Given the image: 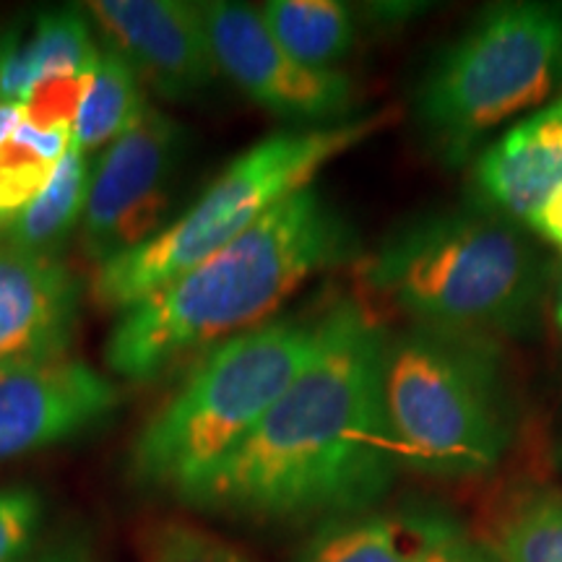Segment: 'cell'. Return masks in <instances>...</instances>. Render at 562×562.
<instances>
[{
  "label": "cell",
  "mask_w": 562,
  "mask_h": 562,
  "mask_svg": "<svg viewBox=\"0 0 562 562\" xmlns=\"http://www.w3.org/2000/svg\"><path fill=\"white\" fill-rule=\"evenodd\" d=\"M149 108L146 87L140 83L136 70L128 66L123 55L102 45L100 63H97L79 117H76L74 140L89 157L94 151H104L125 131H131Z\"/></svg>",
  "instance_id": "obj_18"
},
{
  "label": "cell",
  "mask_w": 562,
  "mask_h": 562,
  "mask_svg": "<svg viewBox=\"0 0 562 562\" xmlns=\"http://www.w3.org/2000/svg\"><path fill=\"white\" fill-rule=\"evenodd\" d=\"M21 123H24V108L13 102H0V144H5Z\"/></svg>",
  "instance_id": "obj_25"
},
{
  "label": "cell",
  "mask_w": 562,
  "mask_h": 562,
  "mask_svg": "<svg viewBox=\"0 0 562 562\" xmlns=\"http://www.w3.org/2000/svg\"><path fill=\"white\" fill-rule=\"evenodd\" d=\"M558 456H560V463H562V438H560V446H558Z\"/></svg>",
  "instance_id": "obj_28"
},
{
  "label": "cell",
  "mask_w": 562,
  "mask_h": 562,
  "mask_svg": "<svg viewBox=\"0 0 562 562\" xmlns=\"http://www.w3.org/2000/svg\"><path fill=\"white\" fill-rule=\"evenodd\" d=\"M360 256L347 216L318 188H305L121 313L104 344V362L128 381H151L186 355L263 326L307 279Z\"/></svg>",
  "instance_id": "obj_2"
},
{
  "label": "cell",
  "mask_w": 562,
  "mask_h": 562,
  "mask_svg": "<svg viewBox=\"0 0 562 562\" xmlns=\"http://www.w3.org/2000/svg\"><path fill=\"white\" fill-rule=\"evenodd\" d=\"M552 323H554V328L562 334V273H560L558 284H554V294H552Z\"/></svg>",
  "instance_id": "obj_26"
},
{
  "label": "cell",
  "mask_w": 562,
  "mask_h": 562,
  "mask_svg": "<svg viewBox=\"0 0 562 562\" xmlns=\"http://www.w3.org/2000/svg\"><path fill=\"white\" fill-rule=\"evenodd\" d=\"M74 131L24 123L0 144V227L45 191L70 149Z\"/></svg>",
  "instance_id": "obj_20"
},
{
  "label": "cell",
  "mask_w": 562,
  "mask_h": 562,
  "mask_svg": "<svg viewBox=\"0 0 562 562\" xmlns=\"http://www.w3.org/2000/svg\"><path fill=\"white\" fill-rule=\"evenodd\" d=\"M220 74L258 108L292 128H326L351 121L357 87L341 70L302 66L273 40L261 13L243 3H203Z\"/></svg>",
  "instance_id": "obj_9"
},
{
  "label": "cell",
  "mask_w": 562,
  "mask_h": 562,
  "mask_svg": "<svg viewBox=\"0 0 562 562\" xmlns=\"http://www.w3.org/2000/svg\"><path fill=\"white\" fill-rule=\"evenodd\" d=\"M121 391L76 357L13 362L0 368V459L70 440L108 422Z\"/></svg>",
  "instance_id": "obj_11"
},
{
  "label": "cell",
  "mask_w": 562,
  "mask_h": 562,
  "mask_svg": "<svg viewBox=\"0 0 562 562\" xmlns=\"http://www.w3.org/2000/svg\"><path fill=\"white\" fill-rule=\"evenodd\" d=\"M326 326L328 307L284 315L201 351L133 440V480L186 501L313 362Z\"/></svg>",
  "instance_id": "obj_4"
},
{
  "label": "cell",
  "mask_w": 562,
  "mask_h": 562,
  "mask_svg": "<svg viewBox=\"0 0 562 562\" xmlns=\"http://www.w3.org/2000/svg\"><path fill=\"white\" fill-rule=\"evenodd\" d=\"M389 341L368 305L331 302L313 362L182 503L263 524L368 510L402 467L383 398Z\"/></svg>",
  "instance_id": "obj_1"
},
{
  "label": "cell",
  "mask_w": 562,
  "mask_h": 562,
  "mask_svg": "<svg viewBox=\"0 0 562 562\" xmlns=\"http://www.w3.org/2000/svg\"><path fill=\"white\" fill-rule=\"evenodd\" d=\"M472 544L438 513H355L323 524L300 562H461Z\"/></svg>",
  "instance_id": "obj_14"
},
{
  "label": "cell",
  "mask_w": 562,
  "mask_h": 562,
  "mask_svg": "<svg viewBox=\"0 0 562 562\" xmlns=\"http://www.w3.org/2000/svg\"><path fill=\"white\" fill-rule=\"evenodd\" d=\"M186 149V128L149 108L91 167L79 227L83 256L94 266L140 248L165 229L172 186Z\"/></svg>",
  "instance_id": "obj_8"
},
{
  "label": "cell",
  "mask_w": 562,
  "mask_h": 562,
  "mask_svg": "<svg viewBox=\"0 0 562 562\" xmlns=\"http://www.w3.org/2000/svg\"><path fill=\"white\" fill-rule=\"evenodd\" d=\"M42 524V501L34 490H0V562H30Z\"/></svg>",
  "instance_id": "obj_22"
},
{
  "label": "cell",
  "mask_w": 562,
  "mask_h": 562,
  "mask_svg": "<svg viewBox=\"0 0 562 562\" xmlns=\"http://www.w3.org/2000/svg\"><path fill=\"white\" fill-rule=\"evenodd\" d=\"M0 55H3V40H0Z\"/></svg>",
  "instance_id": "obj_29"
},
{
  "label": "cell",
  "mask_w": 562,
  "mask_h": 562,
  "mask_svg": "<svg viewBox=\"0 0 562 562\" xmlns=\"http://www.w3.org/2000/svg\"><path fill=\"white\" fill-rule=\"evenodd\" d=\"M562 94V3L484 9L430 60L414 117L446 165H467L503 123Z\"/></svg>",
  "instance_id": "obj_7"
},
{
  "label": "cell",
  "mask_w": 562,
  "mask_h": 562,
  "mask_svg": "<svg viewBox=\"0 0 562 562\" xmlns=\"http://www.w3.org/2000/svg\"><path fill=\"white\" fill-rule=\"evenodd\" d=\"M138 562H256L240 547L186 518L154 516L133 533Z\"/></svg>",
  "instance_id": "obj_21"
},
{
  "label": "cell",
  "mask_w": 562,
  "mask_h": 562,
  "mask_svg": "<svg viewBox=\"0 0 562 562\" xmlns=\"http://www.w3.org/2000/svg\"><path fill=\"white\" fill-rule=\"evenodd\" d=\"M91 167L94 161L89 154H83L81 146L70 140V149L45 191L0 227V243L37 252V256L58 258L63 245L81 227L91 186Z\"/></svg>",
  "instance_id": "obj_16"
},
{
  "label": "cell",
  "mask_w": 562,
  "mask_h": 562,
  "mask_svg": "<svg viewBox=\"0 0 562 562\" xmlns=\"http://www.w3.org/2000/svg\"><path fill=\"white\" fill-rule=\"evenodd\" d=\"M393 112H372L326 128L271 133L245 149L175 222L140 248L94 266L89 297L100 311L125 313L248 232L315 175L389 128Z\"/></svg>",
  "instance_id": "obj_5"
},
{
  "label": "cell",
  "mask_w": 562,
  "mask_h": 562,
  "mask_svg": "<svg viewBox=\"0 0 562 562\" xmlns=\"http://www.w3.org/2000/svg\"><path fill=\"white\" fill-rule=\"evenodd\" d=\"M461 562H497V558L487 550V547L472 544L469 547V552L461 558Z\"/></svg>",
  "instance_id": "obj_27"
},
{
  "label": "cell",
  "mask_w": 562,
  "mask_h": 562,
  "mask_svg": "<svg viewBox=\"0 0 562 562\" xmlns=\"http://www.w3.org/2000/svg\"><path fill=\"white\" fill-rule=\"evenodd\" d=\"M383 398L402 467L432 480H480L501 463L513 404L497 341L412 326L391 336Z\"/></svg>",
  "instance_id": "obj_6"
},
{
  "label": "cell",
  "mask_w": 562,
  "mask_h": 562,
  "mask_svg": "<svg viewBox=\"0 0 562 562\" xmlns=\"http://www.w3.org/2000/svg\"><path fill=\"white\" fill-rule=\"evenodd\" d=\"M372 297L432 331L516 339L537 326L547 271L521 227L469 206L422 214L357 258Z\"/></svg>",
  "instance_id": "obj_3"
},
{
  "label": "cell",
  "mask_w": 562,
  "mask_h": 562,
  "mask_svg": "<svg viewBox=\"0 0 562 562\" xmlns=\"http://www.w3.org/2000/svg\"><path fill=\"white\" fill-rule=\"evenodd\" d=\"M487 550L497 562H562V490H518L497 513Z\"/></svg>",
  "instance_id": "obj_19"
},
{
  "label": "cell",
  "mask_w": 562,
  "mask_h": 562,
  "mask_svg": "<svg viewBox=\"0 0 562 562\" xmlns=\"http://www.w3.org/2000/svg\"><path fill=\"white\" fill-rule=\"evenodd\" d=\"M258 13L273 40L302 66L334 70L357 45L355 13L336 0H269Z\"/></svg>",
  "instance_id": "obj_17"
},
{
  "label": "cell",
  "mask_w": 562,
  "mask_h": 562,
  "mask_svg": "<svg viewBox=\"0 0 562 562\" xmlns=\"http://www.w3.org/2000/svg\"><path fill=\"white\" fill-rule=\"evenodd\" d=\"M79 313L81 284L60 258L0 243V368L66 357Z\"/></svg>",
  "instance_id": "obj_12"
},
{
  "label": "cell",
  "mask_w": 562,
  "mask_h": 562,
  "mask_svg": "<svg viewBox=\"0 0 562 562\" xmlns=\"http://www.w3.org/2000/svg\"><path fill=\"white\" fill-rule=\"evenodd\" d=\"M87 13L102 45L123 55L140 83L165 100H193L220 76L203 3L94 0Z\"/></svg>",
  "instance_id": "obj_10"
},
{
  "label": "cell",
  "mask_w": 562,
  "mask_h": 562,
  "mask_svg": "<svg viewBox=\"0 0 562 562\" xmlns=\"http://www.w3.org/2000/svg\"><path fill=\"white\" fill-rule=\"evenodd\" d=\"M87 11L63 9L34 16L0 34V102L24 104L42 81L91 74L100 63L102 42Z\"/></svg>",
  "instance_id": "obj_15"
},
{
  "label": "cell",
  "mask_w": 562,
  "mask_h": 562,
  "mask_svg": "<svg viewBox=\"0 0 562 562\" xmlns=\"http://www.w3.org/2000/svg\"><path fill=\"white\" fill-rule=\"evenodd\" d=\"M539 240L562 252V188H558L526 224Z\"/></svg>",
  "instance_id": "obj_23"
},
{
  "label": "cell",
  "mask_w": 562,
  "mask_h": 562,
  "mask_svg": "<svg viewBox=\"0 0 562 562\" xmlns=\"http://www.w3.org/2000/svg\"><path fill=\"white\" fill-rule=\"evenodd\" d=\"M472 206L526 227L562 188V94L510 125L472 159Z\"/></svg>",
  "instance_id": "obj_13"
},
{
  "label": "cell",
  "mask_w": 562,
  "mask_h": 562,
  "mask_svg": "<svg viewBox=\"0 0 562 562\" xmlns=\"http://www.w3.org/2000/svg\"><path fill=\"white\" fill-rule=\"evenodd\" d=\"M30 562H97L94 550L81 533H74V537L58 539L50 547H45L37 558Z\"/></svg>",
  "instance_id": "obj_24"
}]
</instances>
